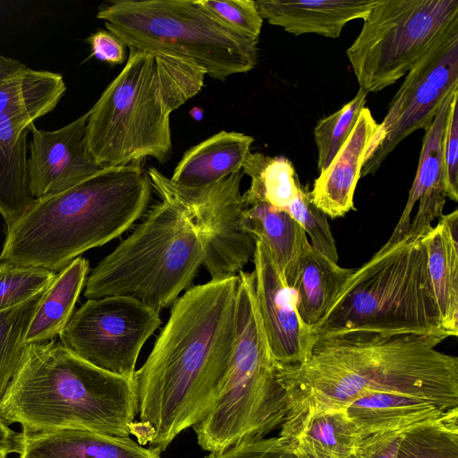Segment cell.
Returning a JSON list of instances; mask_svg holds the SVG:
<instances>
[{"mask_svg":"<svg viewBox=\"0 0 458 458\" xmlns=\"http://www.w3.org/2000/svg\"><path fill=\"white\" fill-rule=\"evenodd\" d=\"M237 275L191 286L172 305L135 372L140 420L131 435L164 451L209 411L228 374L236 334Z\"/></svg>","mask_w":458,"mask_h":458,"instance_id":"1","label":"cell"},{"mask_svg":"<svg viewBox=\"0 0 458 458\" xmlns=\"http://www.w3.org/2000/svg\"><path fill=\"white\" fill-rule=\"evenodd\" d=\"M445 339L349 334L316 340L306 362L278 366L290 401L285 420L343 409L369 392L412 395L445 411L458 407V358L436 348Z\"/></svg>","mask_w":458,"mask_h":458,"instance_id":"2","label":"cell"},{"mask_svg":"<svg viewBox=\"0 0 458 458\" xmlns=\"http://www.w3.org/2000/svg\"><path fill=\"white\" fill-rule=\"evenodd\" d=\"M153 186L140 163L105 167L74 186L34 199L7 227L0 261L58 273L140 218Z\"/></svg>","mask_w":458,"mask_h":458,"instance_id":"3","label":"cell"},{"mask_svg":"<svg viewBox=\"0 0 458 458\" xmlns=\"http://www.w3.org/2000/svg\"><path fill=\"white\" fill-rule=\"evenodd\" d=\"M138 412L135 378L97 368L54 340L27 346L0 403V419L25 433L82 428L129 437Z\"/></svg>","mask_w":458,"mask_h":458,"instance_id":"4","label":"cell"},{"mask_svg":"<svg viewBox=\"0 0 458 458\" xmlns=\"http://www.w3.org/2000/svg\"><path fill=\"white\" fill-rule=\"evenodd\" d=\"M205 75L182 56L130 49L123 70L89 110L86 142L98 165L169 160L170 115L201 90Z\"/></svg>","mask_w":458,"mask_h":458,"instance_id":"5","label":"cell"},{"mask_svg":"<svg viewBox=\"0 0 458 458\" xmlns=\"http://www.w3.org/2000/svg\"><path fill=\"white\" fill-rule=\"evenodd\" d=\"M311 333L316 340L349 334L447 338L428 279L421 239L405 235L395 243L384 244L353 270Z\"/></svg>","mask_w":458,"mask_h":458,"instance_id":"6","label":"cell"},{"mask_svg":"<svg viewBox=\"0 0 458 458\" xmlns=\"http://www.w3.org/2000/svg\"><path fill=\"white\" fill-rule=\"evenodd\" d=\"M289 403L259 313L254 276L241 271L237 275L236 334L231 365L213 406L193 427L198 445L215 453L265 437L285 420Z\"/></svg>","mask_w":458,"mask_h":458,"instance_id":"7","label":"cell"},{"mask_svg":"<svg viewBox=\"0 0 458 458\" xmlns=\"http://www.w3.org/2000/svg\"><path fill=\"white\" fill-rule=\"evenodd\" d=\"M202 264L203 249L195 227L178 205L160 199L93 268L84 296H124L160 311L191 287Z\"/></svg>","mask_w":458,"mask_h":458,"instance_id":"8","label":"cell"},{"mask_svg":"<svg viewBox=\"0 0 458 458\" xmlns=\"http://www.w3.org/2000/svg\"><path fill=\"white\" fill-rule=\"evenodd\" d=\"M97 18L129 49L174 54L196 63L215 80L251 71L258 42L211 15L197 0H115Z\"/></svg>","mask_w":458,"mask_h":458,"instance_id":"9","label":"cell"},{"mask_svg":"<svg viewBox=\"0 0 458 458\" xmlns=\"http://www.w3.org/2000/svg\"><path fill=\"white\" fill-rule=\"evenodd\" d=\"M458 25V0H378L346 50L360 89L378 92L404 76Z\"/></svg>","mask_w":458,"mask_h":458,"instance_id":"10","label":"cell"},{"mask_svg":"<svg viewBox=\"0 0 458 458\" xmlns=\"http://www.w3.org/2000/svg\"><path fill=\"white\" fill-rule=\"evenodd\" d=\"M147 171L160 199L178 205L195 227L203 249L202 265L211 279L230 277L242 271L253 258L256 246L255 237L243 225V173L191 188L174 183L156 167Z\"/></svg>","mask_w":458,"mask_h":458,"instance_id":"11","label":"cell"},{"mask_svg":"<svg viewBox=\"0 0 458 458\" xmlns=\"http://www.w3.org/2000/svg\"><path fill=\"white\" fill-rule=\"evenodd\" d=\"M161 322L159 310L132 298L88 299L59 338L64 346L95 367L135 378L139 354Z\"/></svg>","mask_w":458,"mask_h":458,"instance_id":"12","label":"cell"},{"mask_svg":"<svg viewBox=\"0 0 458 458\" xmlns=\"http://www.w3.org/2000/svg\"><path fill=\"white\" fill-rule=\"evenodd\" d=\"M457 87L458 25L443 34L406 73L367 149L360 176L373 174L403 139L425 130Z\"/></svg>","mask_w":458,"mask_h":458,"instance_id":"13","label":"cell"},{"mask_svg":"<svg viewBox=\"0 0 458 458\" xmlns=\"http://www.w3.org/2000/svg\"><path fill=\"white\" fill-rule=\"evenodd\" d=\"M252 259L256 301L271 355L279 367L301 365L310 358L316 339L300 318L293 292L268 249L257 239Z\"/></svg>","mask_w":458,"mask_h":458,"instance_id":"14","label":"cell"},{"mask_svg":"<svg viewBox=\"0 0 458 458\" xmlns=\"http://www.w3.org/2000/svg\"><path fill=\"white\" fill-rule=\"evenodd\" d=\"M89 114L55 131L30 125L28 170L35 199L67 190L101 169L87 147Z\"/></svg>","mask_w":458,"mask_h":458,"instance_id":"15","label":"cell"},{"mask_svg":"<svg viewBox=\"0 0 458 458\" xmlns=\"http://www.w3.org/2000/svg\"><path fill=\"white\" fill-rule=\"evenodd\" d=\"M457 89L458 87L448 93L425 129L418 169L406 205L386 245L395 243L405 235L413 240L421 239L432 228V222L443 215L445 204L443 140L450 104Z\"/></svg>","mask_w":458,"mask_h":458,"instance_id":"16","label":"cell"},{"mask_svg":"<svg viewBox=\"0 0 458 458\" xmlns=\"http://www.w3.org/2000/svg\"><path fill=\"white\" fill-rule=\"evenodd\" d=\"M378 124L364 107L338 153L315 180L310 192L313 204L331 218L344 216L353 209V195L367 149Z\"/></svg>","mask_w":458,"mask_h":458,"instance_id":"17","label":"cell"},{"mask_svg":"<svg viewBox=\"0 0 458 458\" xmlns=\"http://www.w3.org/2000/svg\"><path fill=\"white\" fill-rule=\"evenodd\" d=\"M21 432L18 458H160L157 448L145 447L130 437L82 428Z\"/></svg>","mask_w":458,"mask_h":458,"instance_id":"18","label":"cell"},{"mask_svg":"<svg viewBox=\"0 0 458 458\" xmlns=\"http://www.w3.org/2000/svg\"><path fill=\"white\" fill-rule=\"evenodd\" d=\"M378 0H259L261 17L295 36L315 33L336 38L344 27L364 19Z\"/></svg>","mask_w":458,"mask_h":458,"instance_id":"19","label":"cell"},{"mask_svg":"<svg viewBox=\"0 0 458 458\" xmlns=\"http://www.w3.org/2000/svg\"><path fill=\"white\" fill-rule=\"evenodd\" d=\"M440 217L421 241L441 327L450 337L458 335V210Z\"/></svg>","mask_w":458,"mask_h":458,"instance_id":"20","label":"cell"},{"mask_svg":"<svg viewBox=\"0 0 458 458\" xmlns=\"http://www.w3.org/2000/svg\"><path fill=\"white\" fill-rule=\"evenodd\" d=\"M254 139L222 131L188 149L170 178L191 188L203 187L241 172Z\"/></svg>","mask_w":458,"mask_h":458,"instance_id":"21","label":"cell"},{"mask_svg":"<svg viewBox=\"0 0 458 458\" xmlns=\"http://www.w3.org/2000/svg\"><path fill=\"white\" fill-rule=\"evenodd\" d=\"M243 225L267 246L284 282L292 288L300 261L310 245L303 228L285 210L261 200L246 206Z\"/></svg>","mask_w":458,"mask_h":458,"instance_id":"22","label":"cell"},{"mask_svg":"<svg viewBox=\"0 0 458 458\" xmlns=\"http://www.w3.org/2000/svg\"><path fill=\"white\" fill-rule=\"evenodd\" d=\"M344 409L361 438L374 433L405 429L445 411L431 401L389 392L366 393Z\"/></svg>","mask_w":458,"mask_h":458,"instance_id":"23","label":"cell"},{"mask_svg":"<svg viewBox=\"0 0 458 458\" xmlns=\"http://www.w3.org/2000/svg\"><path fill=\"white\" fill-rule=\"evenodd\" d=\"M353 270L308 247L291 288L297 313L307 327L312 329L322 319Z\"/></svg>","mask_w":458,"mask_h":458,"instance_id":"24","label":"cell"},{"mask_svg":"<svg viewBox=\"0 0 458 458\" xmlns=\"http://www.w3.org/2000/svg\"><path fill=\"white\" fill-rule=\"evenodd\" d=\"M89 269V261L78 257L56 273L43 293L30 324L26 335L28 345L52 341L63 332L73 314Z\"/></svg>","mask_w":458,"mask_h":458,"instance_id":"25","label":"cell"},{"mask_svg":"<svg viewBox=\"0 0 458 458\" xmlns=\"http://www.w3.org/2000/svg\"><path fill=\"white\" fill-rule=\"evenodd\" d=\"M66 91L60 73L25 67L0 86V116L28 126L51 112Z\"/></svg>","mask_w":458,"mask_h":458,"instance_id":"26","label":"cell"},{"mask_svg":"<svg viewBox=\"0 0 458 458\" xmlns=\"http://www.w3.org/2000/svg\"><path fill=\"white\" fill-rule=\"evenodd\" d=\"M279 436L341 458L354 454L361 440L344 408L308 411L296 419L284 420Z\"/></svg>","mask_w":458,"mask_h":458,"instance_id":"27","label":"cell"},{"mask_svg":"<svg viewBox=\"0 0 458 458\" xmlns=\"http://www.w3.org/2000/svg\"><path fill=\"white\" fill-rule=\"evenodd\" d=\"M242 173L251 179L249 190L242 194L245 206L261 200L284 210L301 187L293 164L284 157L250 152Z\"/></svg>","mask_w":458,"mask_h":458,"instance_id":"28","label":"cell"},{"mask_svg":"<svg viewBox=\"0 0 458 458\" xmlns=\"http://www.w3.org/2000/svg\"><path fill=\"white\" fill-rule=\"evenodd\" d=\"M28 132L13 141L0 142V215L7 227L34 201L28 170Z\"/></svg>","mask_w":458,"mask_h":458,"instance_id":"29","label":"cell"},{"mask_svg":"<svg viewBox=\"0 0 458 458\" xmlns=\"http://www.w3.org/2000/svg\"><path fill=\"white\" fill-rule=\"evenodd\" d=\"M396 458H458V407L407 428Z\"/></svg>","mask_w":458,"mask_h":458,"instance_id":"30","label":"cell"},{"mask_svg":"<svg viewBox=\"0 0 458 458\" xmlns=\"http://www.w3.org/2000/svg\"><path fill=\"white\" fill-rule=\"evenodd\" d=\"M43 293L0 311V403L23 359L26 335Z\"/></svg>","mask_w":458,"mask_h":458,"instance_id":"31","label":"cell"},{"mask_svg":"<svg viewBox=\"0 0 458 458\" xmlns=\"http://www.w3.org/2000/svg\"><path fill=\"white\" fill-rule=\"evenodd\" d=\"M367 95L368 92L359 89L352 100L318 122L314 128V140L318 148L319 173L329 165L346 141L361 110L365 107Z\"/></svg>","mask_w":458,"mask_h":458,"instance_id":"32","label":"cell"},{"mask_svg":"<svg viewBox=\"0 0 458 458\" xmlns=\"http://www.w3.org/2000/svg\"><path fill=\"white\" fill-rule=\"evenodd\" d=\"M55 275L45 268L0 262V311L43 293Z\"/></svg>","mask_w":458,"mask_h":458,"instance_id":"33","label":"cell"},{"mask_svg":"<svg viewBox=\"0 0 458 458\" xmlns=\"http://www.w3.org/2000/svg\"><path fill=\"white\" fill-rule=\"evenodd\" d=\"M309 234L310 245L319 253L337 262L338 254L327 216L311 201L310 194L300 187L297 196L284 209Z\"/></svg>","mask_w":458,"mask_h":458,"instance_id":"34","label":"cell"},{"mask_svg":"<svg viewBox=\"0 0 458 458\" xmlns=\"http://www.w3.org/2000/svg\"><path fill=\"white\" fill-rule=\"evenodd\" d=\"M216 20L234 32L259 39L263 18L253 0H197Z\"/></svg>","mask_w":458,"mask_h":458,"instance_id":"35","label":"cell"},{"mask_svg":"<svg viewBox=\"0 0 458 458\" xmlns=\"http://www.w3.org/2000/svg\"><path fill=\"white\" fill-rule=\"evenodd\" d=\"M205 458H306L289 438L262 437L239 443Z\"/></svg>","mask_w":458,"mask_h":458,"instance_id":"36","label":"cell"},{"mask_svg":"<svg viewBox=\"0 0 458 458\" xmlns=\"http://www.w3.org/2000/svg\"><path fill=\"white\" fill-rule=\"evenodd\" d=\"M458 89L447 114L443 140L444 185L445 198L458 201Z\"/></svg>","mask_w":458,"mask_h":458,"instance_id":"37","label":"cell"},{"mask_svg":"<svg viewBox=\"0 0 458 458\" xmlns=\"http://www.w3.org/2000/svg\"><path fill=\"white\" fill-rule=\"evenodd\" d=\"M405 429L374 433L361 438L354 453L355 457L396 458L400 441Z\"/></svg>","mask_w":458,"mask_h":458,"instance_id":"38","label":"cell"},{"mask_svg":"<svg viewBox=\"0 0 458 458\" xmlns=\"http://www.w3.org/2000/svg\"><path fill=\"white\" fill-rule=\"evenodd\" d=\"M87 42L91 48V56L113 64H123L125 61V46L113 33L98 30L91 34Z\"/></svg>","mask_w":458,"mask_h":458,"instance_id":"39","label":"cell"},{"mask_svg":"<svg viewBox=\"0 0 458 458\" xmlns=\"http://www.w3.org/2000/svg\"><path fill=\"white\" fill-rule=\"evenodd\" d=\"M21 443V432L13 430L0 419V457L7 458L12 454H18Z\"/></svg>","mask_w":458,"mask_h":458,"instance_id":"40","label":"cell"},{"mask_svg":"<svg viewBox=\"0 0 458 458\" xmlns=\"http://www.w3.org/2000/svg\"><path fill=\"white\" fill-rule=\"evenodd\" d=\"M25 67L21 62L0 55V86Z\"/></svg>","mask_w":458,"mask_h":458,"instance_id":"41","label":"cell"},{"mask_svg":"<svg viewBox=\"0 0 458 458\" xmlns=\"http://www.w3.org/2000/svg\"><path fill=\"white\" fill-rule=\"evenodd\" d=\"M290 439V438H289ZM293 443V445L296 446V448L306 457V458H341V457H335L331 456L329 454H324L318 448L310 445L306 443H302L300 441H296L293 439H291ZM343 458H356L354 454H352L347 457Z\"/></svg>","mask_w":458,"mask_h":458,"instance_id":"42","label":"cell"},{"mask_svg":"<svg viewBox=\"0 0 458 458\" xmlns=\"http://www.w3.org/2000/svg\"><path fill=\"white\" fill-rule=\"evenodd\" d=\"M0 458H3V457H0Z\"/></svg>","mask_w":458,"mask_h":458,"instance_id":"43","label":"cell"}]
</instances>
